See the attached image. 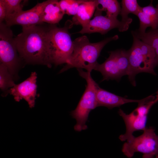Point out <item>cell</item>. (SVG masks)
I'll use <instances>...</instances> for the list:
<instances>
[{
	"label": "cell",
	"mask_w": 158,
	"mask_h": 158,
	"mask_svg": "<svg viewBox=\"0 0 158 158\" xmlns=\"http://www.w3.org/2000/svg\"><path fill=\"white\" fill-rule=\"evenodd\" d=\"M37 75L36 72H32L28 78L18 84H15L11 88L9 94L13 96L16 101L23 99L30 107H34L37 96Z\"/></svg>",
	"instance_id": "30bf717a"
},
{
	"label": "cell",
	"mask_w": 158,
	"mask_h": 158,
	"mask_svg": "<svg viewBox=\"0 0 158 158\" xmlns=\"http://www.w3.org/2000/svg\"><path fill=\"white\" fill-rule=\"evenodd\" d=\"M10 27L0 23V63L5 66L13 77L17 79L23 61L20 58Z\"/></svg>",
	"instance_id": "5b68a950"
},
{
	"label": "cell",
	"mask_w": 158,
	"mask_h": 158,
	"mask_svg": "<svg viewBox=\"0 0 158 158\" xmlns=\"http://www.w3.org/2000/svg\"><path fill=\"white\" fill-rule=\"evenodd\" d=\"M94 70L101 73L103 80H119L128 75L129 63L127 50L118 49L110 52L109 57L102 64L98 63Z\"/></svg>",
	"instance_id": "52a82bcc"
},
{
	"label": "cell",
	"mask_w": 158,
	"mask_h": 158,
	"mask_svg": "<svg viewBox=\"0 0 158 158\" xmlns=\"http://www.w3.org/2000/svg\"><path fill=\"white\" fill-rule=\"evenodd\" d=\"M46 36V47L50 62L56 66L66 64L73 50L72 41L68 30L73 24L68 20L63 27L50 24Z\"/></svg>",
	"instance_id": "3957f363"
},
{
	"label": "cell",
	"mask_w": 158,
	"mask_h": 158,
	"mask_svg": "<svg viewBox=\"0 0 158 158\" xmlns=\"http://www.w3.org/2000/svg\"><path fill=\"white\" fill-rule=\"evenodd\" d=\"M48 0L38 3L32 8L23 11L14 17L5 21L8 26L20 25L27 27L43 24L41 21L42 14Z\"/></svg>",
	"instance_id": "8fae6325"
},
{
	"label": "cell",
	"mask_w": 158,
	"mask_h": 158,
	"mask_svg": "<svg viewBox=\"0 0 158 158\" xmlns=\"http://www.w3.org/2000/svg\"><path fill=\"white\" fill-rule=\"evenodd\" d=\"M7 16V10L4 0H0V23L5 21Z\"/></svg>",
	"instance_id": "7402d4cb"
},
{
	"label": "cell",
	"mask_w": 158,
	"mask_h": 158,
	"mask_svg": "<svg viewBox=\"0 0 158 158\" xmlns=\"http://www.w3.org/2000/svg\"><path fill=\"white\" fill-rule=\"evenodd\" d=\"M158 102V90L157 92V94L155 96V98L154 101V104Z\"/></svg>",
	"instance_id": "cb8c5ba5"
},
{
	"label": "cell",
	"mask_w": 158,
	"mask_h": 158,
	"mask_svg": "<svg viewBox=\"0 0 158 158\" xmlns=\"http://www.w3.org/2000/svg\"><path fill=\"white\" fill-rule=\"evenodd\" d=\"M96 97L98 107H105L109 109L119 107L127 103H139L145 101L147 98V97L140 100L127 99L109 92L100 87L98 85L97 89Z\"/></svg>",
	"instance_id": "7c38bea8"
},
{
	"label": "cell",
	"mask_w": 158,
	"mask_h": 158,
	"mask_svg": "<svg viewBox=\"0 0 158 158\" xmlns=\"http://www.w3.org/2000/svg\"><path fill=\"white\" fill-rule=\"evenodd\" d=\"M42 25L22 27V32L15 37V42L23 62L51 68L52 65L46 47L48 27Z\"/></svg>",
	"instance_id": "6da1fadb"
},
{
	"label": "cell",
	"mask_w": 158,
	"mask_h": 158,
	"mask_svg": "<svg viewBox=\"0 0 158 158\" xmlns=\"http://www.w3.org/2000/svg\"><path fill=\"white\" fill-rule=\"evenodd\" d=\"M121 4V7L120 14L122 17L121 20L131 23L132 19L128 17V15L132 13L136 16L141 7L136 0H122Z\"/></svg>",
	"instance_id": "ac0fdd59"
},
{
	"label": "cell",
	"mask_w": 158,
	"mask_h": 158,
	"mask_svg": "<svg viewBox=\"0 0 158 158\" xmlns=\"http://www.w3.org/2000/svg\"><path fill=\"white\" fill-rule=\"evenodd\" d=\"M133 36L151 46L154 49L155 54V66L158 65V28L151 29L147 32L141 33L137 30L131 32Z\"/></svg>",
	"instance_id": "e0dca14e"
},
{
	"label": "cell",
	"mask_w": 158,
	"mask_h": 158,
	"mask_svg": "<svg viewBox=\"0 0 158 158\" xmlns=\"http://www.w3.org/2000/svg\"><path fill=\"white\" fill-rule=\"evenodd\" d=\"M122 151L127 157L131 158L135 153L139 152L143 154H152L155 156L158 153V135L153 127L146 128L140 136H134L123 144Z\"/></svg>",
	"instance_id": "ba28073f"
},
{
	"label": "cell",
	"mask_w": 158,
	"mask_h": 158,
	"mask_svg": "<svg viewBox=\"0 0 158 158\" xmlns=\"http://www.w3.org/2000/svg\"><path fill=\"white\" fill-rule=\"evenodd\" d=\"M96 9L95 0H84L79 5L76 14L72 18L73 24L82 26L87 24L91 20Z\"/></svg>",
	"instance_id": "5bb4252c"
},
{
	"label": "cell",
	"mask_w": 158,
	"mask_h": 158,
	"mask_svg": "<svg viewBox=\"0 0 158 158\" xmlns=\"http://www.w3.org/2000/svg\"><path fill=\"white\" fill-rule=\"evenodd\" d=\"M118 38V36L115 35L97 42L91 43L86 36L77 38L73 41L71 55L59 73L73 68L84 69L91 72L98 63L97 60L104 46Z\"/></svg>",
	"instance_id": "7a4b0ae2"
},
{
	"label": "cell",
	"mask_w": 158,
	"mask_h": 158,
	"mask_svg": "<svg viewBox=\"0 0 158 158\" xmlns=\"http://www.w3.org/2000/svg\"><path fill=\"white\" fill-rule=\"evenodd\" d=\"M133 37L132 45L127 50L129 63L128 75L131 84L135 86V77L137 74L145 72L156 75L154 71L155 54L151 46L135 36Z\"/></svg>",
	"instance_id": "277c9868"
},
{
	"label": "cell",
	"mask_w": 158,
	"mask_h": 158,
	"mask_svg": "<svg viewBox=\"0 0 158 158\" xmlns=\"http://www.w3.org/2000/svg\"><path fill=\"white\" fill-rule=\"evenodd\" d=\"M96 9L95 16L102 14L103 11L106 13L108 17L117 18L120 14L121 7L120 4L116 0H95Z\"/></svg>",
	"instance_id": "2e32d148"
},
{
	"label": "cell",
	"mask_w": 158,
	"mask_h": 158,
	"mask_svg": "<svg viewBox=\"0 0 158 158\" xmlns=\"http://www.w3.org/2000/svg\"><path fill=\"white\" fill-rule=\"evenodd\" d=\"M151 1L148 6L141 7L136 16L140 21V26L138 32L144 33L146 32L147 28L151 27V29L155 30L158 28V4L154 7Z\"/></svg>",
	"instance_id": "4fadbf2b"
},
{
	"label": "cell",
	"mask_w": 158,
	"mask_h": 158,
	"mask_svg": "<svg viewBox=\"0 0 158 158\" xmlns=\"http://www.w3.org/2000/svg\"><path fill=\"white\" fill-rule=\"evenodd\" d=\"M14 80L7 68L0 63V88L3 97L7 96L10 89L15 85Z\"/></svg>",
	"instance_id": "d6986e66"
},
{
	"label": "cell",
	"mask_w": 158,
	"mask_h": 158,
	"mask_svg": "<svg viewBox=\"0 0 158 158\" xmlns=\"http://www.w3.org/2000/svg\"><path fill=\"white\" fill-rule=\"evenodd\" d=\"M4 1L7 10V16L5 21L14 17L23 11V8L28 1L21 0Z\"/></svg>",
	"instance_id": "ffe728a7"
},
{
	"label": "cell",
	"mask_w": 158,
	"mask_h": 158,
	"mask_svg": "<svg viewBox=\"0 0 158 158\" xmlns=\"http://www.w3.org/2000/svg\"><path fill=\"white\" fill-rule=\"evenodd\" d=\"M64 14L58 1L48 0L43 11L41 21L43 23L45 22L50 24L55 25L59 23Z\"/></svg>",
	"instance_id": "9a60e30c"
},
{
	"label": "cell",
	"mask_w": 158,
	"mask_h": 158,
	"mask_svg": "<svg viewBox=\"0 0 158 158\" xmlns=\"http://www.w3.org/2000/svg\"><path fill=\"white\" fill-rule=\"evenodd\" d=\"M84 0H61L59 1L60 7L65 14L75 16L79 5Z\"/></svg>",
	"instance_id": "44dd1931"
},
{
	"label": "cell",
	"mask_w": 158,
	"mask_h": 158,
	"mask_svg": "<svg viewBox=\"0 0 158 158\" xmlns=\"http://www.w3.org/2000/svg\"><path fill=\"white\" fill-rule=\"evenodd\" d=\"M155 97L150 95L145 101L138 103V106L131 113H125L121 109H119L118 113L125 123V133L120 135L119 137L122 141H129L134 136L133 133L138 130H144L147 128L146 124L148 113L152 106L154 104Z\"/></svg>",
	"instance_id": "8992f818"
},
{
	"label": "cell",
	"mask_w": 158,
	"mask_h": 158,
	"mask_svg": "<svg viewBox=\"0 0 158 158\" xmlns=\"http://www.w3.org/2000/svg\"><path fill=\"white\" fill-rule=\"evenodd\" d=\"M155 155L152 154H143L142 158H154Z\"/></svg>",
	"instance_id": "603a6c76"
},
{
	"label": "cell",
	"mask_w": 158,
	"mask_h": 158,
	"mask_svg": "<svg viewBox=\"0 0 158 158\" xmlns=\"http://www.w3.org/2000/svg\"><path fill=\"white\" fill-rule=\"evenodd\" d=\"M154 158H158V153L155 156Z\"/></svg>",
	"instance_id": "d4e9b609"
},
{
	"label": "cell",
	"mask_w": 158,
	"mask_h": 158,
	"mask_svg": "<svg viewBox=\"0 0 158 158\" xmlns=\"http://www.w3.org/2000/svg\"><path fill=\"white\" fill-rule=\"evenodd\" d=\"M131 23L99 15L95 17L87 24L82 26V29L77 33L81 34L98 32L102 35L107 33L111 30L117 28L120 32L127 30Z\"/></svg>",
	"instance_id": "9c48e42d"
}]
</instances>
